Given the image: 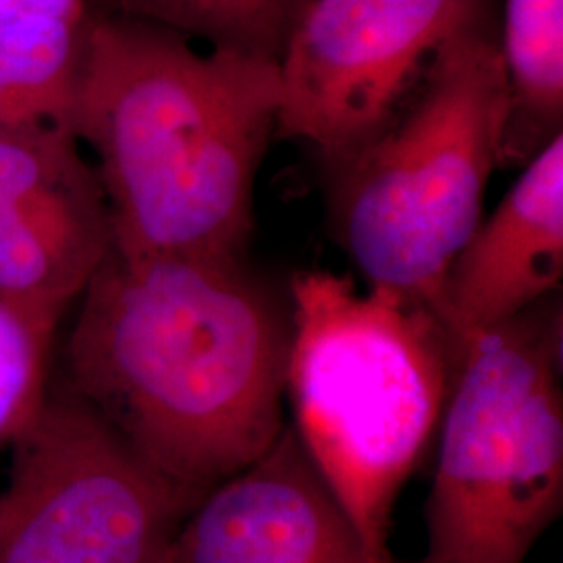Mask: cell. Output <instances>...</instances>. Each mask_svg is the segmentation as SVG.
I'll return each instance as SVG.
<instances>
[{"mask_svg": "<svg viewBox=\"0 0 563 563\" xmlns=\"http://www.w3.org/2000/svg\"><path fill=\"white\" fill-rule=\"evenodd\" d=\"M305 0H95L97 11L146 21L211 48L278 59Z\"/></svg>", "mask_w": 563, "mask_h": 563, "instance_id": "obj_12", "label": "cell"}, {"mask_svg": "<svg viewBox=\"0 0 563 563\" xmlns=\"http://www.w3.org/2000/svg\"><path fill=\"white\" fill-rule=\"evenodd\" d=\"M201 499L153 472L71 390L13 443L0 563H163Z\"/></svg>", "mask_w": 563, "mask_h": 563, "instance_id": "obj_6", "label": "cell"}, {"mask_svg": "<svg viewBox=\"0 0 563 563\" xmlns=\"http://www.w3.org/2000/svg\"><path fill=\"white\" fill-rule=\"evenodd\" d=\"M88 169L67 128L46 123L0 132V207L76 180Z\"/></svg>", "mask_w": 563, "mask_h": 563, "instance_id": "obj_14", "label": "cell"}, {"mask_svg": "<svg viewBox=\"0 0 563 563\" xmlns=\"http://www.w3.org/2000/svg\"><path fill=\"white\" fill-rule=\"evenodd\" d=\"M32 125H46V123H42L27 109V104L21 101V97L11 86V81L7 80L4 74L0 71V132L23 130V128H32Z\"/></svg>", "mask_w": 563, "mask_h": 563, "instance_id": "obj_16", "label": "cell"}, {"mask_svg": "<svg viewBox=\"0 0 563 563\" xmlns=\"http://www.w3.org/2000/svg\"><path fill=\"white\" fill-rule=\"evenodd\" d=\"M481 0H305L280 57L276 136L334 169L376 139L407 86Z\"/></svg>", "mask_w": 563, "mask_h": 563, "instance_id": "obj_7", "label": "cell"}, {"mask_svg": "<svg viewBox=\"0 0 563 563\" xmlns=\"http://www.w3.org/2000/svg\"><path fill=\"white\" fill-rule=\"evenodd\" d=\"M507 111L499 42L476 18L434 53L407 113L334 169L339 241L369 286L432 307L483 220Z\"/></svg>", "mask_w": 563, "mask_h": 563, "instance_id": "obj_4", "label": "cell"}, {"mask_svg": "<svg viewBox=\"0 0 563 563\" xmlns=\"http://www.w3.org/2000/svg\"><path fill=\"white\" fill-rule=\"evenodd\" d=\"M59 323L0 297V446L15 443L48 399L46 374Z\"/></svg>", "mask_w": 563, "mask_h": 563, "instance_id": "obj_13", "label": "cell"}, {"mask_svg": "<svg viewBox=\"0 0 563 563\" xmlns=\"http://www.w3.org/2000/svg\"><path fill=\"white\" fill-rule=\"evenodd\" d=\"M418 563H523L563 509L562 301L463 346Z\"/></svg>", "mask_w": 563, "mask_h": 563, "instance_id": "obj_5", "label": "cell"}, {"mask_svg": "<svg viewBox=\"0 0 563 563\" xmlns=\"http://www.w3.org/2000/svg\"><path fill=\"white\" fill-rule=\"evenodd\" d=\"M509 111L499 167L526 165L563 134V0H505Z\"/></svg>", "mask_w": 563, "mask_h": 563, "instance_id": "obj_11", "label": "cell"}, {"mask_svg": "<svg viewBox=\"0 0 563 563\" xmlns=\"http://www.w3.org/2000/svg\"><path fill=\"white\" fill-rule=\"evenodd\" d=\"M278 109V59L97 11L67 128L97 157L111 249L242 260Z\"/></svg>", "mask_w": 563, "mask_h": 563, "instance_id": "obj_2", "label": "cell"}, {"mask_svg": "<svg viewBox=\"0 0 563 563\" xmlns=\"http://www.w3.org/2000/svg\"><path fill=\"white\" fill-rule=\"evenodd\" d=\"M95 13V0H0V34L86 32Z\"/></svg>", "mask_w": 563, "mask_h": 563, "instance_id": "obj_15", "label": "cell"}, {"mask_svg": "<svg viewBox=\"0 0 563 563\" xmlns=\"http://www.w3.org/2000/svg\"><path fill=\"white\" fill-rule=\"evenodd\" d=\"M111 251L95 169L0 207V297L63 320Z\"/></svg>", "mask_w": 563, "mask_h": 563, "instance_id": "obj_10", "label": "cell"}, {"mask_svg": "<svg viewBox=\"0 0 563 563\" xmlns=\"http://www.w3.org/2000/svg\"><path fill=\"white\" fill-rule=\"evenodd\" d=\"M288 349L290 316L242 260L111 249L67 336V390L202 499L280 437Z\"/></svg>", "mask_w": 563, "mask_h": 563, "instance_id": "obj_1", "label": "cell"}, {"mask_svg": "<svg viewBox=\"0 0 563 563\" xmlns=\"http://www.w3.org/2000/svg\"><path fill=\"white\" fill-rule=\"evenodd\" d=\"M163 563H374L292 426L181 522Z\"/></svg>", "mask_w": 563, "mask_h": 563, "instance_id": "obj_8", "label": "cell"}, {"mask_svg": "<svg viewBox=\"0 0 563 563\" xmlns=\"http://www.w3.org/2000/svg\"><path fill=\"white\" fill-rule=\"evenodd\" d=\"M563 278V134L522 167L446 267L432 309L455 346L518 318Z\"/></svg>", "mask_w": 563, "mask_h": 563, "instance_id": "obj_9", "label": "cell"}, {"mask_svg": "<svg viewBox=\"0 0 563 563\" xmlns=\"http://www.w3.org/2000/svg\"><path fill=\"white\" fill-rule=\"evenodd\" d=\"M288 316L292 430L372 562L393 563V509L439 432L455 346L428 302L332 272L295 274Z\"/></svg>", "mask_w": 563, "mask_h": 563, "instance_id": "obj_3", "label": "cell"}]
</instances>
